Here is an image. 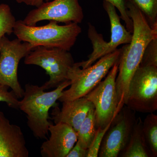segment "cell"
<instances>
[{
    "label": "cell",
    "mask_w": 157,
    "mask_h": 157,
    "mask_svg": "<svg viewBox=\"0 0 157 157\" xmlns=\"http://www.w3.org/2000/svg\"><path fill=\"white\" fill-rule=\"evenodd\" d=\"M125 5L127 13L133 21V31L131 42L120 48L116 86L121 107L126 103L129 83L141 63L145 48L157 37V29L151 27L140 10L129 2H125Z\"/></svg>",
    "instance_id": "obj_1"
},
{
    "label": "cell",
    "mask_w": 157,
    "mask_h": 157,
    "mask_svg": "<svg viewBox=\"0 0 157 157\" xmlns=\"http://www.w3.org/2000/svg\"><path fill=\"white\" fill-rule=\"evenodd\" d=\"M112 122V121H111ZM111 123L104 128H98L97 133L91 145L88 149L87 157H98L103 137L110 126Z\"/></svg>",
    "instance_id": "obj_22"
},
{
    "label": "cell",
    "mask_w": 157,
    "mask_h": 157,
    "mask_svg": "<svg viewBox=\"0 0 157 157\" xmlns=\"http://www.w3.org/2000/svg\"><path fill=\"white\" fill-rule=\"evenodd\" d=\"M34 48L17 38L12 40L6 36L0 38V84L11 88L18 98H22L24 94L18 81V65Z\"/></svg>",
    "instance_id": "obj_8"
},
{
    "label": "cell",
    "mask_w": 157,
    "mask_h": 157,
    "mask_svg": "<svg viewBox=\"0 0 157 157\" xmlns=\"http://www.w3.org/2000/svg\"><path fill=\"white\" fill-rule=\"evenodd\" d=\"M143 121L136 119L128 142L118 157H152L143 132Z\"/></svg>",
    "instance_id": "obj_14"
},
{
    "label": "cell",
    "mask_w": 157,
    "mask_h": 157,
    "mask_svg": "<svg viewBox=\"0 0 157 157\" xmlns=\"http://www.w3.org/2000/svg\"><path fill=\"white\" fill-rule=\"evenodd\" d=\"M113 5L119 11L121 18L124 21L127 29L131 33H133V24L132 19L127 13L125 0H104Z\"/></svg>",
    "instance_id": "obj_21"
},
{
    "label": "cell",
    "mask_w": 157,
    "mask_h": 157,
    "mask_svg": "<svg viewBox=\"0 0 157 157\" xmlns=\"http://www.w3.org/2000/svg\"><path fill=\"white\" fill-rule=\"evenodd\" d=\"M88 149L84 148L76 142L66 157H87Z\"/></svg>",
    "instance_id": "obj_23"
},
{
    "label": "cell",
    "mask_w": 157,
    "mask_h": 157,
    "mask_svg": "<svg viewBox=\"0 0 157 157\" xmlns=\"http://www.w3.org/2000/svg\"><path fill=\"white\" fill-rule=\"evenodd\" d=\"M29 152L20 127L10 123L0 111V157H28Z\"/></svg>",
    "instance_id": "obj_12"
},
{
    "label": "cell",
    "mask_w": 157,
    "mask_h": 157,
    "mask_svg": "<svg viewBox=\"0 0 157 157\" xmlns=\"http://www.w3.org/2000/svg\"><path fill=\"white\" fill-rule=\"evenodd\" d=\"M140 64L157 66V37L153 39L147 46Z\"/></svg>",
    "instance_id": "obj_19"
},
{
    "label": "cell",
    "mask_w": 157,
    "mask_h": 157,
    "mask_svg": "<svg viewBox=\"0 0 157 157\" xmlns=\"http://www.w3.org/2000/svg\"><path fill=\"white\" fill-rule=\"evenodd\" d=\"M120 55V49H117L84 69L74 63L68 74L70 87L63 90L58 101H71L86 95L106 77L114 64L118 61Z\"/></svg>",
    "instance_id": "obj_4"
},
{
    "label": "cell",
    "mask_w": 157,
    "mask_h": 157,
    "mask_svg": "<svg viewBox=\"0 0 157 157\" xmlns=\"http://www.w3.org/2000/svg\"><path fill=\"white\" fill-rule=\"evenodd\" d=\"M70 85V80H66L49 92L45 91L42 85L28 83L25 86L24 94L22 100L19 101L18 109L26 114L28 126L37 139L47 138L51 124L48 120L49 110Z\"/></svg>",
    "instance_id": "obj_2"
},
{
    "label": "cell",
    "mask_w": 157,
    "mask_h": 157,
    "mask_svg": "<svg viewBox=\"0 0 157 157\" xmlns=\"http://www.w3.org/2000/svg\"><path fill=\"white\" fill-rule=\"evenodd\" d=\"M135 112L157 110V66L140 64L129 85L125 105Z\"/></svg>",
    "instance_id": "obj_6"
},
{
    "label": "cell",
    "mask_w": 157,
    "mask_h": 157,
    "mask_svg": "<svg viewBox=\"0 0 157 157\" xmlns=\"http://www.w3.org/2000/svg\"><path fill=\"white\" fill-rule=\"evenodd\" d=\"M16 21L10 6L3 3L0 4V38L13 33Z\"/></svg>",
    "instance_id": "obj_18"
},
{
    "label": "cell",
    "mask_w": 157,
    "mask_h": 157,
    "mask_svg": "<svg viewBox=\"0 0 157 157\" xmlns=\"http://www.w3.org/2000/svg\"><path fill=\"white\" fill-rule=\"evenodd\" d=\"M24 63L39 66L45 70L49 76V80L42 85L45 90L56 88L68 80L69 70L75 63L68 51L38 46L25 57Z\"/></svg>",
    "instance_id": "obj_5"
},
{
    "label": "cell",
    "mask_w": 157,
    "mask_h": 157,
    "mask_svg": "<svg viewBox=\"0 0 157 157\" xmlns=\"http://www.w3.org/2000/svg\"><path fill=\"white\" fill-rule=\"evenodd\" d=\"M143 132L152 157H157V115L149 113L143 121Z\"/></svg>",
    "instance_id": "obj_16"
},
{
    "label": "cell",
    "mask_w": 157,
    "mask_h": 157,
    "mask_svg": "<svg viewBox=\"0 0 157 157\" xmlns=\"http://www.w3.org/2000/svg\"><path fill=\"white\" fill-rule=\"evenodd\" d=\"M135 111L126 105L114 117L105 133L99 157H117L126 146L136 121Z\"/></svg>",
    "instance_id": "obj_9"
},
{
    "label": "cell",
    "mask_w": 157,
    "mask_h": 157,
    "mask_svg": "<svg viewBox=\"0 0 157 157\" xmlns=\"http://www.w3.org/2000/svg\"><path fill=\"white\" fill-rule=\"evenodd\" d=\"M9 87L0 84V102H5L9 107L18 109L19 100L13 91H9Z\"/></svg>",
    "instance_id": "obj_20"
},
{
    "label": "cell",
    "mask_w": 157,
    "mask_h": 157,
    "mask_svg": "<svg viewBox=\"0 0 157 157\" xmlns=\"http://www.w3.org/2000/svg\"><path fill=\"white\" fill-rule=\"evenodd\" d=\"M44 1L48 2L49 0H33L32 6H35L36 7H38V6H40L42 3L44 2Z\"/></svg>",
    "instance_id": "obj_25"
},
{
    "label": "cell",
    "mask_w": 157,
    "mask_h": 157,
    "mask_svg": "<svg viewBox=\"0 0 157 157\" xmlns=\"http://www.w3.org/2000/svg\"><path fill=\"white\" fill-rule=\"evenodd\" d=\"M33 9L23 21L27 25H36L42 21H53L66 24H79L83 19V11L78 0H53L43 2Z\"/></svg>",
    "instance_id": "obj_10"
},
{
    "label": "cell",
    "mask_w": 157,
    "mask_h": 157,
    "mask_svg": "<svg viewBox=\"0 0 157 157\" xmlns=\"http://www.w3.org/2000/svg\"><path fill=\"white\" fill-rule=\"evenodd\" d=\"M50 136L42 144L41 154L43 157H66L77 141V132L64 123L51 124Z\"/></svg>",
    "instance_id": "obj_11"
},
{
    "label": "cell",
    "mask_w": 157,
    "mask_h": 157,
    "mask_svg": "<svg viewBox=\"0 0 157 157\" xmlns=\"http://www.w3.org/2000/svg\"><path fill=\"white\" fill-rule=\"evenodd\" d=\"M132 3L142 13L149 25L157 29V0H125Z\"/></svg>",
    "instance_id": "obj_17"
},
{
    "label": "cell",
    "mask_w": 157,
    "mask_h": 157,
    "mask_svg": "<svg viewBox=\"0 0 157 157\" xmlns=\"http://www.w3.org/2000/svg\"><path fill=\"white\" fill-rule=\"evenodd\" d=\"M62 103L61 109L57 104L54 106L52 119L55 124H67L77 132L90 109L94 105L85 97Z\"/></svg>",
    "instance_id": "obj_13"
},
{
    "label": "cell",
    "mask_w": 157,
    "mask_h": 157,
    "mask_svg": "<svg viewBox=\"0 0 157 157\" xmlns=\"http://www.w3.org/2000/svg\"><path fill=\"white\" fill-rule=\"evenodd\" d=\"M15 1L19 4L23 3L27 6H32L33 0H15Z\"/></svg>",
    "instance_id": "obj_24"
},
{
    "label": "cell",
    "mask_w": 157,
    "mask_h": 157,
    "mask_svg": "<svg viewBox=\"0 0 157 157\" xmlns=\"http://www.w3.org/2000/svg\"><path fill=\"white\" fill-rule=\"evenodd\" d=\"M118 61L111 68L103 81L85 96L94 107L97 128H104L111 122L122 107L119 105L116 79Z\"/></svg>",
    "instance_id": "obj_7"
},
{
    "label": "cell",
    "mask_w": 157,
    "mask_h": 157,
    "mask_svg": "<svg viewBox=\"0 0 157 157\" xmlns=\"http://www.w3.org/2000/svg\"><path fill=\"white\" fill-rule=\"evenodd\" d=\"M94 107L88 113L77 132V142L84 148L88 149L91 145L97 132Z\"/></svg>",
    "instance_id": "obj_15"
},
{
    "label": "cell",
    "mask_w": 157,
    "mask_h": 157,
    "mask_svg": "<svg viewBox=\"0 0 157 157\" xmlns=\"http://www.w3.org/2000/svg\"><path fill=\"white\" fill-rule=\"evenodd\" d=\"M81 32L78 24L71 23L60 25L53 21L39 26L27 25L22 20L16 21L13 30L17 39L35 47L57 48L68 51L74 45Z\"/></svg>",
    "instance_id": "obj_3"
}]
</instances>
